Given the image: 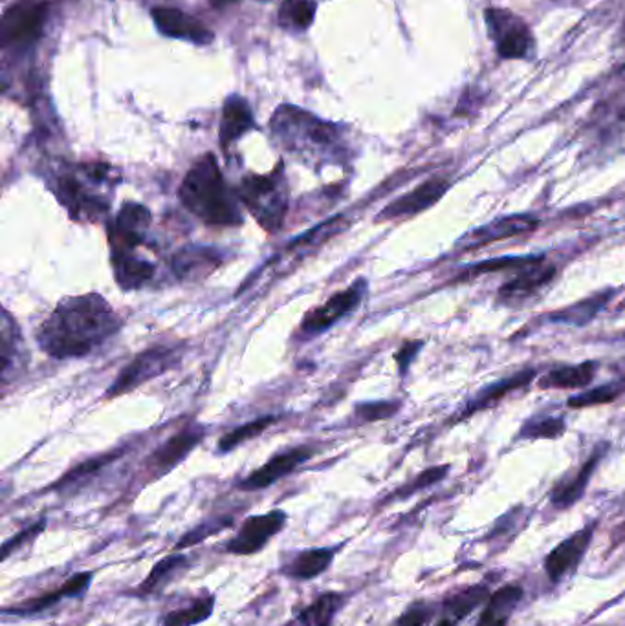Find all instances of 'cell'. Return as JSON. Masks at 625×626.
Masks as SVG:
<instances>
[{"mask_svg": "<svg viewBox=\"0 0 625 626\" xmlns=\"http://www.w3.org/2000/svg\"><path fill=\"white\" fill-rule=\"evenodd\" d=\"M594 531H596V522H591L576 533H572L546 555L543 568L552 584H560L563 578L576 572L593 542Z\"/></svg>", "mask_w": 625, "mask_h": 626, "instance_id": "obj_12", "label": "cell"}, {"mask_svg": "<svg viewBox=\"0 0 625 626\" xmlns=\"http://www.w3.org/2000/svg\"><path fill=\"white\" fill-rule=\"evenodd\" d=\"M625 393V379L621 382H611L600 385V387L587 388L577 396H572L566 401L571 409H585V407H598V405L615 404Z\"/></svg>", "mask_w": 625, "mask_h": 626, "instance_id": "obj_35", "label": "cell"}, {"mask_svg": "<svg viewBox=\"0 0 625 626\" xmlns=\"http://www.w3.org/2000/svg\"><path fill=\"white\" fill-rule=\"evenodd\" d=\"M490 588L485 584H473L468 588L459 590L449 595L437 606L434 622L428 626H459L476 611L477 606L485 605L490 597Z\"/></svg>", "mask_w": 625, "mask_h": 626, "instance_id": "obj_19", "label": "cell"}, {"mask_svg": "<svg viewBox=\"0 0 625 626\" xmlns=\"http://www.w3.org/2000/svg\"><path fill=\"white\" fill-rule=\"evenodd\" d=\"M598 363L583 362L577 365L560 366L540 377V388H585L593 383Z\"/></svg>", "mask_w": 625, "mask_h": 626, "instance_id": "obj_31", "label": "cell"}, {"mask_svg": "<svg viewBox=\"0 0 625 626\" xmlns=\"http://www.w3.org/2000/svg\"><path fill=\"white\" fill-rule=\"evenodd\" d=\"M94 577H96V574H94L92 570L70 575V577L61 584L60 588L52 590V592H46V594L43 595H38V597H32L30 601H24V603L13 606V608H4V616H38V614H43V612L60 605L61 601L80 599V597H83V595L91 590Z\"/></svg>", "mask_w": 625, "mask_h": 626, "instance_id": "obj_15", "label": "cell"}, {"mask_svg": "<svg viewBox=\"0 0 625 626\" xmlns=\"http://www.w3.org/2000/svg\"><path fill=\"white\" fill-rule=\"evenodd\" d=\"M236 191L239 200L247 206L251 217L256 218L264 231L275 233L283 228L290 198L281 167L270 175L244 176Z\"/></svg>", "mask_w": 625, "mask_h": 626, "instance_id": "obj_5", "label": "cell"}, {"mask_svg": "<svg viewBox=\"0 0 625 626\" xmlns=\"http://www.w3.org/2000/svg\"><path fill=\"white\" fill-rule=\"evenodd\" d=\"M118 176L105 164L75 165L55 176L58 200L80 222H100L107 217Z\"/></svg>", "mask_w": 625, "mask_h": 626, "instance_id": "obj_3", "label": "cell"}, {"mask_svg": "<svg viewBox=\"0 0 625 626\" xmlns=\"http://www.w3.org/2000/svg\"><path fill=\"white\" fill-rule=\"evenodd\" d=\"M556 277V268L546 264L545 261L532 265L529 270L519 271L518 275L504 282L499 288V298L507 303L512 301H524L540 293L543 288L549 286Z\"/></svg>", "mask_w": 625, "mask_h": 626, "instance_id": "obj_23", "label": "cell"}, {"mask_svg": "<svg viewBox=\"0 0 625 626\" xmlns=\"http://www.w3.org/2000/svg\"><path fill=\"white\" fill-rule=\"evenodd\" d=\"M111 262H113L114 279L125 292L139 290L155 279L156 265L138 253L111 255Z\"/></svg>", "mask_w": 625, "mask_h": 626, "instance_id": "obj_26", "label": "cell"}, {"mask_svg": "<svg viewBox=\"0 0 625 626\" xmlns=\"http://www.w3.org/2000/svg\"><path fill=\"white\" fill-rule=\"evenodd\" d=\"M153 215L138 202H124L116 217L108 222V246L111 255H131L147 244Z\"/></svg>", "mask_w": 625, "mask_h": 626, "instance_id": "obj_8", "label": "cell"}, {"mask_svg": "<svg viewBox=\"0 0 625 626\" xmlns=\"http://www.w3.org/2000/svg\"><path fill=\"white\" fill-rule=\"evenodd\" d=\"M400 409V404L393 401H378V404H364L356 407V415L365 421H378L395 416Z\"/></svg>", "mask_w": 625, "mask_h": 626, "instance_id": "obj_43", "label": "cell"}, {"mask_svg": "<svg viewBox=\"0 0 625 626\" xmlns=\"http://www.w3.org/2000/svg\"><path fill=\"white\" fill-rule=\"evenodd\" d=\"M312 455H314V451L311 447H294L289 451L279 452L275 457L270 458L262 468L256 469L247 478H242L241 482L237 483V488L241 491L268 489L273 483L279 482L281 478L289 477L290 472H294L306 460H311Z\"/></svg>", "mask_w": 625, "mask_h": 626, "instance_id": "obj_16", "label": "cell"}, {"mask_svg": "<svg viewBox=\"0 0 625 626\" xmlns=\"http://www.w3.org/2000/svg\"><path fill=\"white\" fill-rule=\"evenodd\" d=\"M225 262V253L209 246H186L173 257V271L184 282L208 279Z\"/></svg>", "mask_w": 625, "mask_h": 626, "instance_id": "obj_17", "label": "cell"}, {"mask_svg": "<svg viewBox=\"0 0 625 626\" xmlns=\"http://www.w3.org/2000/svg\"><path fill=\"white\" fill-rule=\"evenodd\" d=\"M337 550H340L337 546L306 547V550L290 553L289 557L284 559V563L281 564L279 572L284 577L294 578L300 583L314 581L331 568L334 559H336Z\"/></svg>", "mask_w": 625, "mask_h": 626, "instance_id": "obj_20", "label": "cell"}, {"mask_svg": "<svg viewBox=\"0 0 625 626\" xmlns=\"http://www.w3.org/2000/svg\"><path fill=\"white\" fill-rule=\"evenodd\" d=\"M231 524H233L231 519H215V521L202 522V524H198L197 528L188 531L186 535L180 536V541L175 546V552H183V550H188V547L197 546V544L206 541L209 536L228 530V528H231Z\"/></svg>", "mask_w": 625, "mask_h": 626, "instance_id": "obj_39", "label": "cell"}, {"mask_svg": "<svg viewBox=\"0 0 625 626\" xmlns=\"http://www.w3.org/2000/svg\"><path fill=\"white\" fill-rule=\"evenodd\" d=\"M289 515L283 510H272L264 515H251L244 519L236 535L226 542L225 552L237 557H251L261 553L273 536L287 528Z\"/></svg>", "mask_w": 625, "mask_h": 626, "instance_id": "obj_9", "label": "cell"}, {"mask_svg": "<svg viewBox=\"0 0 625 626\" xmlns=\"http://www.w3.org/2000/svg\"><path fill=\"white\" fill-rule=\"evenodd\" d=\"M184 208L192 212L198 220L217 228H236L244 222L239 197L231 189L220 170L217 158L206 155L197 159L183 186L178 189Z\"/></svg>", "mask_w": 625, "mask_h": 626, "instance_id": "obj_2", "label": "cell"}, {"mask_svg": "<svg viewBox=\"0 0 625 626\" xmlns=\"http://www.w3.org/2000/svg\"><path fill=\"white\" fill-rule=\"evenodd\" d=\"M153 21L167 38L183 39L195 44H209L213 41V33L209 32L208 27H204L195 17H189L177 8H167V6L155 8Z\"/></svg>", "mask_w": 625, "mask_h": 626, "instance_id": "obj_18", "label": "cell"}, {"mask_svg": "<svg viewBox=\"0 0 625 626\" xmlns=\"http://www.w3.org/2000/svg\"><path fill=\"white\" fill-rule=\"evenodd\" d=\"M488 35L502 59H530L535 52L534 35L529 24L504 8H488L485 11Z\"/></svg>", "mask_w": 625, "mask_h": 626, "instance_id": "obj_7", "label": "cell"}, {"mask_svg": "<svg viewBox=\"0 0 625 626\" xmlns=\"http://www.w3.org/2000/svg\"><path fill=\"white\" fill-rule=\"evenodd\" d=\"M449 466H438V468L426 469V471L420 472L412 483H407L406 488H400L395 494H390V499H407L412 497L413 493L417 491H423V489L434 486V483L440 482L446 474H448Z\"/></svg>", "mask_w": 625, "mask_h": 626, "instance_id": "obj_41", "label": "cell"}, {"mask_svg": "<svg viewBox=\"0 0 625 626\" xmlns=\"http://www.w3.org/2000/svg\"><path fill=\"white\" fill-rule=\"evenodd\" d=\"M21 343V334H19L15 321L11 319L10 313H2V352H0V357H2V376H4V383L8 382V376H10L13 368H15Z\"/></svg>", "mask_w": 625, "mask_h": 626, "instance_id": "obj_36", "label": "cell"}, {"mask_svg": "<svg viewBox=\"0 0 625 626\" xmlns=\"http://www.w3.org/2000/svg\"><path fill=\"white\" fill-rule=\"evenodd\" d=\"M435 603L429 601H415L413 605L407 606L402 612L400 617L396 619L393 626H428L434 622L435 612H437Z\"/></svg>", "mask_w": 625, "mask_h": 626, "instance_id": "obj_40", "label": "cell"}, {"mask_svg": "<svg viewBox=\"0 0 625 626\" xmlns=\"http://www.w3.org/2000/svg\"><path fill=\"white\" fill-rule=\"evenodd\" d=\"M565 419L560 416H532L519 429L518 440H556L565 435Z\"/></svg>", "mask_w": 625, "mask_h": 626, "instance_id": "obj_34", "label": "cell"}, {"mask_svg": "<svg viewBox=\"0 0 625 626\" xmlns=\"http://www.w3.org/2000/svg\"><path fill=\"white\" fill-rule=\"evenodd\" d=\"M423 341H407L406 345L402 346L400 352L396 354L395 359L398 363V368H400L402 376H406L409 366L415 362L418 352L423 348Z\"/></svg>", "mask_w": 625, "mask_h": 626, "instance_id": "obj_44", "label": "cell"}, {"mask_svg": "<svg viewBox=\"0 0 625 626\" xmlns=\"http://www.w3.org/2000/svg\"><path fill=\"white\" fill-rule=\"evenodd\" d=\"M233 2H237V0H211L215 8H225V6L233 4Z\"/></svg>", "mask_w": 625, "mask_h": 626, "instance_id": "obj_45", "label": "cell"}, {"mask_svg": "<svg viewBox=\"0 0 625 626\" xmlns=\"http://www.w3.org/2000/svg\"><path fill=\"white\" fill-rule=\"evenodd\" d=\"M44 8L41 6H19L8 11L4 17V39L6 44L24 43L32 41L43 27Z\"/></svg>", "mask_w": 625, "mask_h": 626, "instance_id": "obj_25", "label": "cell"}, {"mask_svg": "<svg viewBox=\"0 0 625 626\" xmlns=\"http://www.w3.org/2000/svg\"><path fill=\"white\" fill-rule=\"evenodd\" d=\"M180 357H183V346H150L119 372V376L108 388L107 398L124 396L134 388L142 387L145 382H150L164 372L171 371L178 365Z\"/></svg>", "mask_w": 625, "mask_h": 626, "instance_id": "obj_6", "label": "cell"}, {"mask_svg": "<svg viewBox=\"0 0 625 626\" xmlns=\"http://www.w3.org/2000/svg\"><path fill=\"white\" fill-rule=\"evenodd\" d=\"M46 530V519H41V521L33 522V524L28 525L24 530L19 531L17 535L11 536L8 541L2 544V550H0V555H2V561L10 557L11 553L21 550L22 546H27L33 539H38L43 531Z\"/></svg>", "mask_w": 625, "mask_h": 626, "instance_id": "obj_42", "label": "cell"}, {"mask_svg": "<svg viewBox=\"0 0 625 626\" xmlns=\"http://www.w3.org/2000/svg\"><path fill=\"white\" fill-rule=\"evenodd\" d=\"M345 605L342 592H323L298 614L300 626H331Z\"/></svg>", "mask_w": 625, "mask_h": 626, "instance_id": "obj_32", "label": "cell"}, {"mask_svg": "<svg viewBox=\"0 0 625 626\" xmlns=\"http://www.w3.org/2000/svg\"><path fill=\"white\" fill-rule=\"evenodd\" d=\"M188 555H183L180 552L171 553V555L160 559V561L150 568L149 575L139 583L134 594L142 595V597L160 594V592H164V590L169 586L173 578L177 577L178 574H183L184 570L188 568Z\"/></svg>", "mask_w": 625, "mask_h": 626, "instance_id": "obj_29", "label": "cell"}, {"mask_svg": "<svg viewBox=\"0 0 625 626\" xmlns=\"http://www.w3.org/2000/svg\"><path fill=\"white\" fill-rule=\"evenodd\" d=\"M314 0H284L279 11V22L292 30H306L314 21Z\"/></svg>", "mask_w": 625, "mask_h": 626, "instance_id": "obj_37", "label": "cell"}, {"mask_svg": "<svg viewBox=\"0 0 625 626\" xmlns=\"http://www.w3.org/2000/svg\"><path fill=\"white\" fill-rule=\"evenodd\" d=\"M449 187H451V181L448 178L434 176V178H429V180L423 181L420 186L415 187L413 191L406 192L404 197L396 198L393 202L387 204L375 220L376 222H389V220H396V218L413 217L418 212L428 211L429 208H434L435 204L442 200Z\"/></svg>", "mask_w": 625, "mask_h": 626, "instance_id": "obj_11", "label": "cell"}, {"mask_svg": "<svg viewBox=\"0 0 625 626\" xmlns=\"http://www.w3.org/2000/svg\"><path fill=\"white\" fill-rule=\"evenodd\" d=\"M545 261L543 255H524V257H499V259H488V261L476 262V264L465 265L460 268L459 273L455 275V284L457 282H468L476 277L487 275V273H501V271H523L529 270L532 265L540 264Z\"/></svg>", "mask_w": 625, "mask_h": 626, "instance_id": "obj_30", "label": "cell"}, {"mask_svg": "<svg viewBox=\"0 0 625 626\" xmlns=\"http://www.w3.org/2000/svg\"><path fill=\"white\" fill-rule=\"evenodd\" d=\"M534 377V368H529V371L518 372V374H513V376L504 377L501 382L488 385V387L482 388L481 393L477 394L476 398L468 401L465 410H460L459 415H455V421H462V419L470 418V416L476 415V413L492 409L496 405L501 404L502 399L507 398L508 394H512L513 390L530 385V382H532Z\"/></svg>", "mask_w": 625, "mask_h": 626, "instance_id": "obj_21", "label": "cell"}, {"mask_svg": "<svg viewBox=\"0 0 625 626\" xmlns=\"http://www.w3.org/2000/svg\"><path fill=\"white\" fill-rule=\"evenodd\" d=\"M122 319L100 293L66 298L38 330L39 348L54 359H80L107 343Z\"/></svg>", "mask_w": 625, "mask_h": 626, "instance_id": "obj_1", "label": "cell"}, {"mask_svg": "<svg viewBox=\"0 0 625 626\" xmlns=\"http://www.w3.org/2000/svg\"><path fill=\"white\" fill-rule=\"evenodd\" d=\"M278 421V416H267V418H259L256 421H250V424L242 425V427H237L233 432L226 435L222 440L219 441L220 452H230L231 449L242 446L244 441L256 438V436L262 435L264 430L270 427V425Z\"/></svg>", "mask_w": 625, "mask_h": 626, "instance_id": "obj_38", "label": "cell"}, {"mask_svg": "<svg viewBox=\"0 0 625 626\" xmlns=\"http://www.w3.org/2000/svg\"><path fill=\"white\" fill-rule=\"evenodd\" d=\"M615 295V290H604V292L591 295V298L577 301V303L566 306V309L556 310L549 313L546 319L554 324H566V326H585L596 319L602 310L611 303V298Z\"/></svg>", "mask_w": 625, "mask_h": 626, "instance_id": "obj_28", "label": "cell"}, {"mask_svg": "<svg viewBox=\"0 0 625 626\" xmlns=\"http://www.w3.org/2000/svg\"><path fill=\"white\" fill-rule=\"evenodd\" d=\"M273 134L292 153L309 158H334L340 150L337 128L298 108H281L273 117Z\"/></svg>", "mask_w": 625, "mask_h": 626, "instance_id": "obj_4", "label": "cell"}, {"mask_svg": "<svg viewBox=\"0 0 625 626\" xmlns=\"http://www.w3.org/2000/svg\"><path fill=\"white\" fill-rule=\"evenodd\" d=\"M365 292H367V281L358 279L347 290L334 293L325 304H321L320 309L306 313L305 319L301 321V334L305 337H315L331 330L337 321H342L345 315L358 309L360 303L364 301Z\"/></svg>", "mask_w": 625, "mask_h": 626, "instance_id": "obj_10", "label": "cell"}, {"mask_svg": "<svg viewBox=\"0 0 625 626\" xmlns=\"http://www.w3.org/2000/svg\"><path fill=\"white\" fill-rule=\"evenodd\" d=\"M251 128H253V114L247 100L231 96L226 102L220 123L219 142L222 149H230V145L236 144L237 139H241Z\"/></svg>", "mask_w": 625, "mask_h": 626, "instance_id": "obj_27", "label": "cell"}, {"mask_svg": "<svg viewBox=\"0 0 625 626\" xmlns=\"http://www.w3.org/2000/svg\"><path fill=\"white\" fill-rule=\"evenodd\" d=\"M523 586L519 584H504L496 590L485 603L476 626H508L513 612L518 611L519 603L523 601Z\"/></svg>", "mask_w": 625, "mask_h": 626, "instance_id": "obj_24", "label": "cell"}, {"mask_svg": "<svg viewBox=\"0 0 625 626\" xmlns=\"http://www.w3.org/2000/svg\"><path fill=\"white\" fill-rule=\"evenodd\" d=\"M217 599L215 595H200L197 599H192L188 606L177 608V611L167 612L162 626H197L200 623L208 622L213 616Z\"/></svg>", "mask_w": 625, "mask_h": 626, "instance_id": "obj_33", "label": "cell"}, {"mask_svg": "<svg viewBox=\"0 0 625 626\" xmlns=\"http://www.w3.org/2000/svg\"><path fill=\"white\" fill-rule=\"evenodd\" d=\"M204 436H206L204 425L195 421L175 432L150 455L147 462L149 474H153V478L166 477L167 472H171L178 463H183L189 457V452L202 441Z\"/></svg>", "mask_w": 625, "mask_h": 626, "instance_id": "obj_13", "label": "cell"}, {"mask_svg": "<svg viewBox=\"0 0 625 626\" xmlns=\"http://www.w3.org/2000/svg\"><path fill=\"white\" fill-rule=\"evenodd\" d=\"M605 451H607V446L602 444V446L587 458V462L583 463L582 468L577 469L574 477L563 478V480H560V482L552 488L551 504L554 505L556 510H569V508L576 504L577 500H582L583 494H585V489H587L588 482H591V478H593L594 471L598 468L600 460L604 458Z\"/></svg>", "mask_w": 625, "mask_h": 626, "instance_id": "obj_22", "label": "cell"}, {"mask_svg": "<svg viewBox=\"0 0 625 626\" xmlns=\"http://www.w3.org/2000/svg\"><path fill=\"white\" fill-rule=\"evenodd\" d=\"M540 228V220L530 215H510V217L498 218L493 222L485 223L481 228L473 229L460 239L457 250L471 251L485 248V246L501 242V240L513 239L519 234L532 233Z\"/></svg>", "mask_w": 625, "mask_h": 626, "instance_id": "obj_14", "label": "cell"}]
</instances>
